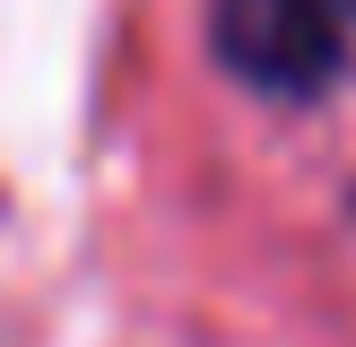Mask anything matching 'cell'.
<instances>
[{
  "instance_id": "obj_1",
  "label": "cell",
  "mask_w": 356,
  "mask_h": 347,
  "mask_svg": "<svg viewBox=\"0 0 356 347\" xmlns=\"http://www.w3.org/2000/svg\"><path fill=\"white\" fill-rule=\"evenodd\" d=\"M218 52L261 96H313L339 69L330 0H218Z\"/></svg>"
}]
</instances>
